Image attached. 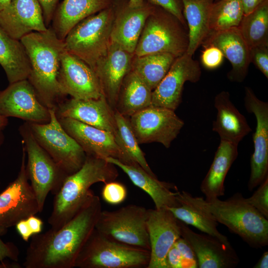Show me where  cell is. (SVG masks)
Returning <instances> with one entry per match:
<instances>
[{
	"label": "cell",
	"instance_id": "obj_11",
	"mask_svg": "<svg viewBox=\"0 0 268 268\" xmlns=\"http://www.w3.org/2000/svg\"><path fill=\"white\" fill-rule=\"evenodd\" d=\"M129 118L139 144L158 142L166 148L170 147L184 125L174 110L152 105Z\"/></svg>",
	"mask_w": 268,
	"mask_h": 268
},
{
	"label": "cell",
	"instance_id": "obj_20",
	"mask_svg": "<svg viewBox=\"0 0 268 268\" xmlns=\"http://www.w3.org/2000/svg\"><path fill=\"white\" fill-rule=\"evenodd\" d=\"M55 110L58 119L70 118L114 134L116 132L115 110L104 94L97 99H65Z\"/></svg>",
	"mask_w": 268,
	"mask_h": 268
},
{
	"label": "cell",
	"instance_id": "obj_18",
	"mask_svg": "<svg viewBox=\"0 0 268 268\" xmlns=\"http://www.w3.org/2000/svg\"><path fill=\"white\" fill-rule=\"evenodd\" d=\"M58 120L64 130L76 140L86 155L104 159L112 157L123 163L129 164L112 133L70 118Z\"/></svg>",
	"mask_w": 268,
	"mask_h": 268
},
{
	"label": "cell",
	"instance_id": "obj_23",
	"mask_svg": "<svg viewBox=\"0 0 268 268\" xmlns=\"http://www.w3.org/2000/svg\"><path fill=\"white\" fill-rule=\"evenodd\" d=\"M0 26L19 40L31 32L45 31L48 28L38 0H11L0 12Z\"/></svg>",
	"mask_w": 268,
	"mask_h": 268
},
{
	"label": "cell",
	"instance_id": "obj_35",
	"mask_svg": "<svg viewBox=\"0 0 268 268\" xmlns=\"http://www.w3.org/2000/svg\"><path fill=\"white\" fill-rule=\"evenodd\" d=\"M238 28L249 49L268 46V0L244 15Z\"/></svg>",
	"mask_w": 268,
	"mask_h": 268
},
{
	"label": "cell",
	"instance_id": "obj_51",
	"mask_svg": "<svg viewBox=\"0 0 268 268\" xmlns=\"http://www.w3.org/2000/svg\"><path fill=\"white\" fill-rule=\"evenodd\" d=\"M21 266L16 262L9 264L8 263H0V268H20Z\"/></svg>",
	"mask_w": 268,
	"mask_h": 268
},
{
	"label": "cell",
	"instance_id": "obj_14",
	"mask_svg": "<svg viewBox=\"0 0 268 268\" xmlns=\"http://www.w3.org/2000/svg\"><path fill=\"white\" fill-rule=\"evenodd\" d=\"M201 75L200 64L192 55L186 52L177 57L166 75L152 91L151 105L175 111L182 102L185 82L196 83Z\"/></svg>",
	"mask_w": 268,
	"mask_h": 268
},
{
	"label": "cell",
	"instance_id": "obj_55",
	"mask_svg": "<svg viewBox=\"0 0 268 268\" xmlns=\"http://www.w3.org/2000/svg\"><path fill=\"white\" fill-rule=\"evenodd\" d=\"M216 0H215V1H216Z\"/></svg>",
	"mask_w": 268,
	"mask_h": 268
},
{
	"label": "cell",
	"instance_id": "obj_13",
	"mask_svg": "<svg viewBox=\"0 0 268 268\" xmlns=\"http://www.w3.org/2000/svg\"><path fill=\"white\" fill-rule=\"evenodd\" d=\"M244 104L246 110L256 119L253 139L254 152L250 159L249 191L259 186L268 177V103L259 99L249 87H245Z\"/></svg>",
	"mask_w": 268,
	"mask_h": 268
},
{
	"label": "cell",
	"instance_id": "obj_25",
	"mask_svg": "<svg viewBox=\"0 0 268 268\" xmlns=\"http://www.w3.org/2000/svg\"><path fill=\"white\" fill-rule=\"evenodd\" d=\"M105 160L120 168L135 186L146 193L152 200L156 209L179 205L177 200L179 191L174 184L159 180L156 176L150 175L138 164H124L112 157Z\"/></svg>",
	"mask_w": 268,
	"mask_h": 268
},
{
	"label": "cell",
	"instance_id": "obj_28",
	"mask_svg": "<svg viewBox=\"0 0 268 268\" xmlns=\"http://www.w3.org/2000/svg\"><path fill=\"white\" fill-rule=\"evenodd\" d=\"M238 144L220 140L210 168L201 185L205 200L224 195V183L228 171L238 155Z\"/></svg>",
	"mask_w": 268,
	"mask_h": 268
},
{
	"label": "cell",
	"instance_id": "obj_15",
	"mask_svg": "<svg viewBox=\"0 0 268 268\" xmlns=\"http://www.w3.org/2000/svg\"><path fill=\"white\" fill-rule=\"evenodd\" d=\"M0 114L29 123L44 124L50 120L49 109L40 102L28 79L10 83L0 91Z\"/></svg>",
	"mask_w": 268,
	"mask_h": 268
},
{
	"label": "cell",
	"instance_id": "obj_41",
	"mask_svg": "<svg viewBox=\"0 0 268 268\" xmlns=\"http://www.w3.org/2000/svg\"><path fill=\"white\" fill-rule=\"evenodd\" d=\"M174 245L180 252L182 268H198L196 254L187 240L180 237L177 240Z\"/></svg>",
	"mask_w": 268,
	"mask_h": 268
},
{
	"label": "cell",
	"instance_id": "obj_40",
	"mask_svg": "<svg viewBox=\"0 0 268 268\" xmlns=\"http://www.w3.org/2000/svg\"><path fill=\"white\" fill-rule=\"evenodd\" d=\"M250 59L268 78V46H259L249 49Z\"/></svg>",
	"mask_w": 268,
	"mask_h": 268
},
{
	"label": "cell",
	"instance_id": "obj_6",
	"mask_svg": "<svg viewBox=\"0 0 268 268\" xmlns=\"http://www.w3.org/2000/svg\"><path fill=\"white\" fill-rule=\"evenodd\" d=\"M149 260V250L118 242L95 228L80 252L74 267L147 268Z\"/></svg>",
	"mask_w": 268,
	"mask_h": 268
},
{
	"label": "cell",
	"instance_id": "obj_21",
	"mask_svg": "<svg viewBox=\"0 0 268 268\" xmlns=\"http://www.w3.org/2000/svg\"><path fill=\"white\" fill-rule=\"evenodd\" d=\"M128 1L113 0L115 17L111 41L134 54L146 21L153 11L154 6L146 1L140 7L133 8L129 5Z\"/></svg>",
	"mask_w": 268,
	"mask_h": 268
},
{
	"label": "cell",
	"instance_id": "obj_53",
	"mask_svg": "<svg viewBox=\"0 0 268 268\" xmlns=\"http://www.w3.org/2000/svg\"><path fill=\"white\" fill-rule=\"evenodd\" d=\"M11 0H0V12L10 2Z\"/></svg>",
	"mask_w": 268,
	"mask_h": 268
},
{
	"label": "cell",
	"instance_id": "obj_43",
	"mask_svg": "<svg viewBox=\"0 0 268 268\" xmlns=\"http://www.w3.org/2000/svg\"><path fill=\"white\" fill-rule=\"evenodd\" d=\"M7 229L0 226V262L4 263L3 261L6 258L17 262L19 256L17 246L12 242H4L0 238L1 236L6 233Z\"/></svg>",
	"mask_w": 268,
	"mask_h": 268
},
{
	"label": "cell",
	"instance_id": "obj_33",
	"mask_svg": "<svg viewBox=\"0 0 268 268\" xmlns=\"http://www.w3.org/2000/svg\"><path fill=\"white\" fill-rule=\"evenodd\" d=\"M176 58L167 53L135 56L132 62L131 70L153 91L166 75Z\"/></svg>",
	"mask_w": 268,
	"mask_h": 268
},
{
	"label": "cell",
	"instance_id": "obj_42",
	"mask_svg": "<svg viewBox=\"0 0 268 268\" xmlns=\"http://www.w3.org/2000/svg\"><path fill=\"white\" fill-rule=\"evenodd\" d=\"M147 2L167 11L175 16L183 24L187 26L180 0H147Z\"/></svg>",
	"mask_w": 268,
	"mask_h": 268
},
{
	"label": "cell",
	"instance_id": "obj_3",
	"mask_svg": "<svg viewBox=\"0 0 268 268\" xmlns=\"http://www.w3.org/2000/svg\"><path fill=\"white\" fill-rule=\"evenodd\" d=\"M118 175L114 164L104 159L86 155L82 167L65 178L55 195L52 211L48 218L51 228H61L79 211L94 194L90 189L92 185L115 181Z\"/></svg>",
	"mask_w": 268,
	"mask_h": 268
},
{
	"label": "cell",
	"instance_id": "obj_38",
	"mask_svg": "<svg viewBox=\"0 0 268 268\" xmlns=\"http://www.w3.org/2000/svg\"><path fill=\"white\" fill-rule=\"evenodd\" d=\"M259 186L251 197L245 200L268 219V177Z\"/></svg>",
	"mask_w": 268,
	"mask_h": 268
},
{
	"label": "cell",
	"instance_id": "obj_8",
	"mask_svg": "<svg viewBox=\"0 0 268 268\" xmlns=\"http://www.w3.org/2000/svg\"><path fill=\"white\" fill-rule=\"evenodd\" d=\"M18 131L27 156V175L37 198L40 212L48 194L51 192L55 195L68 175L38 143L27 122L21 125Z\"/></svg>",
	"mask_w": 268,
	"mask_h": 268
},
{
	"label": "cell",
	"instance_id": "obj_46",
	"mask_svg": "<svg viewBox=\"0 0 268 268\" xmlns=\"http://www.w3.org/2000/svg\"><path fill=\"white\" fill-rule=\"evenodd\" d=\"M15 226L18 234L25 242H28L30 238L33 235L26 219L20 220Z\"/></svg>",
	"mask_w": 268,
	"mask_h": 268
},
{
	"label": "cell",
	"instance_id": "obj_48",
	"mask_svg": "<svg viewBox=\"0 0 268 268\" xmlns=\"http://www.w3.org/2000/svg\"><path fill=\"white\" fill-rule=\"evenodd\" d=\"M265 0H241L244 15L249 14L256 9Z\"/></svg>",
	"mask_w": 268,
	"mask_h": 268
},
{
	"label": "cell",
	"instance_id": "obj_4",
	"mask_svg": "<svg viewBox=\"0 0 268 268\" xmlns=\"http://www.w3.org/2000/svg\"><path fill=\"white\" fill-rule=\"evenodd\" d=\"M192 199L250 246L261 248L268 245V219L249 204L241 194H235L225 201L218 198L207 201L192 195Z\"/></svg>",
	"mask_w": 268,
	"mask_h": 268
},
{
	"label": "cell",
	"instance_id": "obj_2",
	"mask_svg": "<svg viewBox=\"0 0 268 268\" xmlns=\"http://www.w3.org/2000/svg\"><path fill=\"white\" fill-rule=\"evenodd\" d=\"M20 41L26 52L30 65L28 80L40 102L48 109H55L65 100L58 76L62 55L65 50L64 40L52 27L42 32H32Z\"/></svg>",
	"mask_w": 268,
	"mask_h": 268
},
{
	"label": "cell",
	"instance_id": "obj_30",
	"mask_svg": "<svg viewBox=\"0 0 268 268\" xmlns=\"http://www.w3.org/2000/svg\"><path fill=\"white\" fill-rule=\"evenodd\" d=\"M188 29L186 53L193 56L209 33V22L215 0H180Z\"/></svg>",
	"mask_w": 268,
	"mask_h": 268
},
{
	"label": "cell",
	"instance_id": "obj_36",
	"mask_svg": "<svg viewBox=\"0 0 268 268\" xmlns=\"http://www.w3.org/2000/svg\"><path fill=\"white\" fill-rule=\"evenodd\" d=\"M244 15L241 0H217L211 7L209 33L238 27Z\"/></svg>",
	"mask_w": 268,
	"mask_h": 268
},
{
	"label": "cell",
	"instance_id": "obj_1",
	"mask_svg": "<svg viewBox=\"0 0 268 268\" xmlns=\"http://www.w3.org/2000/svg\"><path fill=\"white\" fill-rule=\"evenodd\" d=\"M102 206L94 194L79 211L58 230L33 235L27 248L25 268H72L95 228Z\"/></svg>",
	"mask_w": 268,
	"mask_h": 268
},
{
	"label": "cell",
	"instance_id": "obj_47",
	"mask_svg": "<svg viewBox=\"0 0 268 268\" xmlns=\"http://www.w3.org/2000/svg\"><path fill=\"white\" fill-rule=\"evenodd\" d=\"M26 220L33 235L42 232L43 221L40 218L36 217L35 215H31L27 218Z\"/></svg>",
	"mask_w": 268,
	"mask_h": 268
},
{
	"label": "cell",
	"instance_id": "obj_50",
	"mask_svg": "<svg viewBox=\"0 0 268 268\" xmlns=\"http://www.w3.org/2000/svg\"><path fill=\"white\" fill-rule=\"evenodd\" d=\"M145 0H128L129 5L133 8H138L142 6L146 2Z\"/></svg>",
	"mask_w": 268,
	"mask_h": 268
},
{
	"label": "cell",
	"instance_id": "obj_24",
	"mask_svg": "<svg viewBox=\"0 0 268 268\" xmlns=\"http://www.w3.org/2000/svg\"><path fill=\"white\" fill-rule=\"evenodd\" d=\"M213 45L222 52L230 63L232 69L227 78L232 82H242L246 78L249 65V48L238 27L210 33L201 45Z\"/></svg>",
	"mask_w": 268,
	"mask_h": 268
},
{
	"label": "cell",
	"instance_id": "obj_39",
	"mask_svg": "<svg viewBox=\"0 0 268 268\" xmlns=\"http://www.w3.org/2000/svg\"><path fill=\"white\" fill-rule=\"evenodd\" d=\"M201 60L203 66L208 69H214L219 67L223 63L224 56L221 51L213 45L203 46Z\"/></svg>",
	"mask_w": 268,
	"mask_h": 268
},
{
	"label": "cell",
	"instance_id": "obj_17",
	"mask_svg": "<svg viewBox=\"0 0 268 268\" xmlns=\"http://www.w3.org/2000/svg\"><path fill=\"white\" fill-rule=\"evenodd\" d=\"M146 226L150 242L147 268H167V254L181 237L179 220L167 208L148 209Z\"/></svg>",
	"mask_w": 268,
	"mask_h": 268
},
{
	"label": "cell",
	"instance_id": "obj_26",
	"mask_svg": "<svg viewBox=\"0 0 268 268\" xmlns=\"http://www.w3.org/2000/svg\"><path fill=\"white\" fill-rule=\"evenodd\" d=\"M214 106L217 115L213 131L218 134L220 140L238 144L252 131L246 118L232 103L228 91H222L216 95Z\"/></svg>",
	"mask_w": 268,
	"mask_h": 268
},
{
	"label": "cell",
	"instance_id": "obj_34",
	"mask_svg": "<svg viewBox=\"0 0 268 268\" xmlns=\"http://www.w3.org/2000/svg\"><path fill=\"white\" fill-rule=\"evenodd\" d=\"M114 116L117 131L114 134L116 141L127 158L129 165L138 164L147 172L156 176L145 158L144 153L133 132L129 118L115 110Z\"/></svg>",
	"mask_w": 268,
	"mask_h": 268
},
{
	"label": "cell",
	"instance_id": "obj_7",
	"mask_svg": "<svg viewBox=\"0 0 268 268\" xmlns=\"http://www.w3.org/2000/svg\"><path fill=\"white\" fill-rule=\"evenodd\" d=\"M188 45L187 26L167 11L154 6L146 21L134 56L167 53L178 57L187 52Z\"/></svg>",
	"mask_w": 268,
	"mask_h": 268
},
{
	"label": "cell",
	"instance_id": "obj_9",
	"mask_svg": "<svg viewBox=\"0 0 268 268\" xmlns=\"http://www.w3.org/2000/svg\"><path fill=\"white\" fill-rule=\"evenodd\" d=\"M50 120L44 124L28 123L38 143L67 175L78 171L86 155L81 147L63 128L55 109H49Z\"/></svg>",
	"mask_w": 268,
	"mask_h": 268
},
{
	"label": "cell",
	"instance_id": "obj_27",
	"mask_svg": "<svg viewBox=\"0 0 268 268\" xmlns=\"http://www.w3.org/2000/svg\"><path fill=\"white\" fill-rule=\"evenodd\" d=\"M113 0H63L57 7L52 28L64 40L68 33L85 18L111 6Z\"/></svg>",
	"mask_w": 268,
	"mask_h": 268
},
{
	"label": "cell",
	"instance_id": "obj_45",
	"mask_svg": "<svg viewBox=\"0 0 268 268\" xmlns=\"http://www.w3.org/2000/svg\"><path fill=\"white\" fill-rule=\"evenodd\" d=\"M166 260L167 268H182L181 255L175 245L168 251Z\"/></svg>",
	"mask_w": 268,
	"mask_h": 268
},
{
	"label": "cell",
	"instance_id": "obj_49",
	"mask_svg": "<svg viewBox=\"0 0 268 268\" xmlns=\"http://www.w3.org/2000/svg\"><path fill=\"white\" fill-rule=\"evenodd\" d=\"M255 268H268V252H265L258 263L254 267Z\"/></svg>",
	"mask_w": 268,
	"mask_h": 268
},
{
	"label": "cell",
	"instance_id": "obj_16",
	"mask_svg": "<svg viewBox=\"0 0 268 268\" xmlns=\"http://www.w3.org/2000/svg\"><path fill=\"white\" fill-rule=\"evenodd\" d=\"M58 80L63 93L74 99H97L103 95L93 69L66 50L61 57Z\"/></svg>",
	"mask_w": 268,
	"mask_h": 268
},
{
	"label": "cell",
	"instance_id": "obj_52",
	"mask_svg": "<svg viewBox=\"0 0 268 268\" xmlns=\"http://www.w3.org/2000/svg\"><path fill=\"white\" fill-rule=\"evenodd\" d=\"M7 118L0 114V129H4L8 125Z\"/></svg>",
	"mask_w": 268,
	"mask_h": 268
},
{
	"label": "cell",
	"instance_id": "obj_29",
	"mask_svg": "<svg viewBox=\"0 0 268 268\" xmlns=\"http://www.w3.org/2000/svg\"><path fill=\"white\" fill-rule=\"evenodd\" d=\"M177 200L179 205L168 207L179 220L191 225L201 232L213 236L223 242H228L227 237L217 229V222L212 215L197 204L192 195L187 191L178 192Z\"/></svg>",
	"mask_w": 268,
	"mask_h": 268
},
{
	"label": "cell",
	"instance_id": "obj_5",
	"mask_svg": "<svg viewBox=\"0 0 268 268\" xmlns=\"http://www.w3.org/2000/svg\"><path fill=\"white\" fill-rule=\"evenodd\" d=\"M114 17L112 4L81 21L64 39L66 51L82 60L94 70L108 50Z\"/></svg>",
	"mask_w": 268,
	"mask_h": 268
},
{
	"label": "cell",
	"instance_id": "obj_31",
	"mask_svg": "<svg viewBox=\"0 0 268 268\" xmlns=\"http://www.w3.org/2000/svg\"><path fill=\"white\" fill-rule=\"evenodd\" d=\"M0 65L9 84L27 79L30 65L23 44L20 40L10 37L0 26Z\"/></svg>",
	"mask_w": 268,
	"mask_h": 268
},
{
	"label": "cell",
	"instance_id": "obj_32",
	"mask_svg": "<svg viewBox=\"0 0 268 268\" xmlns=\"http://www.w3.org/2000/svg\"><path fill=\"white\" fill-rule=\"evenodd\" d=\"M152 90L131 69L122 82L115 110L130 117L151 105Z\"/></svg>",
	"mask_w": 268,
	"mask_h": 268
},
{
	"label": "cell",
	"instance_id": "obj_37",
	"mask_svg": "<svg viewBox=\"0 0 268 268\" xmlns=\"http://www.w3.org/2000/svg\"><path fill=\"white\" fill-rule=\"evenodd\" d=\"M101 194L106 202L113 205L119 204L126 200L127 190L122 183L112 181L104 184Z\"/></svg>",
	"mask_w": 268,
	"mask_h": 268
},
{
	"label": "cell",
	"instance_id": "obj_44",
	"mask_svg": "<svg viewBox=\"0 0 268 268\" xmlns=\"http://www.w3.org/2000/svg\"><path fill=\"white\" fill-rule=\"evenodd\" d=\"M43 13L45 23L47 27L52 20L59 0H38Z\"/></svg>",
	"mask_w": 268,
	"mask_h": 268
},
{
	"label": "cell",
	"instance_id": "obj_22",
	"mask_svg": "<svg viewBox=\"0 0 268 268\" xmlns=\"http://www.w3.org/2000/svg\"><path fill=\"white\" fill-rule=\"evenodd\" d=\"M134 56V54L111 42L106 55L94 69L103 93L114 110L124 79L131 69Z\"/></svg>",
	"mask_w": 268,
	"mask_h": 268
},
{
	"label": "cell",
	"instance_id": "obj_12",
	"mask_svg": "<svg viewBox=\"0 0 268 268\" xmlns=\"http://www.w3.org/2000/svg\"><path fill=\"white\" fill-rule=\"evenodd\" d=\"M21 166L15 179L0 193V226L8 228L40 212L36 195L28 182L26 153L22 145Z\"/></svg>",
	"mask_w": 268,
	"mask_h": 268
},
{
	"label": "cell",
	"instance_id": "obj_54",
	"mask_svg": "<svg viewBox=\"0 0 268 268\" xmlns=\"http://www.w3.org/2000/svg\"><path fill=\"white\" fill-rule=\"evenodd\" d=\"M2 130H3L0 129V147L3 144L4 140V136Z\"/></svg>",
	"mask_w": 268,
	"mask_h": 268
},
{
	"label": "cell",
	"instance_id": "obj_19",
	"mask_svg": "<svg viewBox=\"0 0 268 268\" xmlns=\"http://www.w3.org/2000/svg\"><path fill=\"white\" fill-rule=\"evenodd\" d=\"M181 236L194 250L200 268H233L239 257L229 242H223L207 234H198L179 220Z\"/></svg>",
	"mask_w": 268,
	"mask_h": 268
},
{
	"label": "cell",
	"instance_id": "obj_10",
	"mask_svg": "<svg viewBox=\"0 0 268 268\" xmlns=\"http://www.w3.org/2000/svg\"><path fill=\"white\" fill-rule=\"evenodd\" d=\"M147 214L148 209L136 204L113 211L102 210L95 229L118 242L150 251Z\"/></svg>",
	"mask_w": 268,
	"mask_h": 268
}]
</instances>
